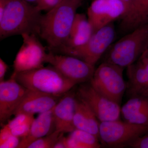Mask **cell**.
<instances>
[{"label":"cell","instance_id":"29","mask_svg":"<svg viewBox=\"0 0 148 148\" xmlns=\"http://www.w3.org/2000/svg\"><path fill=\"white\" fill-rule=\"evenodd\" d=\"M8 69V66L1 58H0V82L4 80V77Z\"/></svg>","mask_w":148,"mask_h":148},{"label":"cell","instance_id":"2","mask_svg":"<svg viewBox=\"0 0 148 148\" xmlns=\"http://www.w3.org/2000/svg\"><path fill=\"white\" fill-rule=\"evenodd\" d=\"M42 15L36 5L25 0H5L3 16L0 18V38L23 34H40Z\"/></svg>","mask_w":148,"mask_h":148},{"label":"cell","instance_id":"10","mask_svg":"<svg viewBox=\"0 0 148 148\" xmlns=\"http://www.w3.org/2000/svg\"><path fill=\"white\" fill-rule=\"evenodd\" d=\"M21 36L23 43L14 61V74L44 67L47 53L37 35L24 34Z\"/></svg>","mask_w":148,"mask_h":148},{"label":"cell","instance_id":"5","mask_svg":"<svg viewBox=\"0 0 148 148\" xmlns=\"http://www.w3.org/2000/svg\"><path fill=\"white\" fill-rule=\"evenodd\" d=\"M124 69L115 64L103 62L95 69L89 82L98 92L120 105L126 89L123 77Z\"/></svg>","mask_w":148,"mask_h":148},{"label":"cell","instance_id":"15","mask_svg":"<svg viewBox=\"0 0 148 148\" xmlns=\"http://www.w3.org/2000/svg\"><path fill=\"white\" fill-rule=\"evenodd\" d=\"M126 68L128 82L125 92L128 98L148 97V73L142 61L139 59Z\"/></svg>","mask_w":148,"mask_h":148},{"label":"cell","instance_id":"4","mask_svg":"<svg viewBox=\"0 0 148 148\" xmlns=\"http://www.w3.org/2000/svg\"><path fill=\"white\" fill-rule=\"evenodd\" d=\"M148 47V24L126 34L106 51L103 62L127 68L138 61Z\"/></svg>","mask_w":148,"mask_h":148},{"label":"cell","instance_id":"9","mask_svg":"<svg viewBox=\"0 0 148 148\" xmlns=\"http://www.w3.org/2000/svg\"><path fill=\"white\" fill-rule=\"evenodd\" d=\"M45 63L51 64L65 77L77 84L89 82L95 71V66L79 58L56 54L51 51L47 53Z\"/></svg>","mask_w":148,"mask_h":148},{"label":"cell","instance_id":"12","mask_svg":"<svg viewBox=\"0 0 148 148\" xmlns=\"http://www.w3.org/2000/svg\"><path fill=\"white\" fill-rule=\"evenodd\" d=\"M28 89L14 78L0 82V123L4 125L21 103Z\"/></svg>","mask_w":148,"mask_h":148},{"label":"cell","instance_id":"19","mask_svg":"<svg viewBox=\"0 0 148 148\" xmlns=\"http://www.w3.org/2000/svg\"><path fill=\"white\" fill-rule=\"evenodd\" d=\"M98 121L96 116L87 104L76 95L73 118L75 129L89 132L99 139L100 123Z\"/></svg>","mask_w":148,"mask_h":148},{"label":"cell","instance_id":"32","mask_svg":"<svg viewBox=\"0 0 148 148\" xmlns=\"http://www.w3.org/2000/svg\"><path fill=\"white\" fill-rule=\"evenodd\" d=\"M121 1L123 2L125 5V7H126V12L125 13V15L127 13L129 10L130 8V5H131V0H121Z\"/></svg>","mask_w":148,"mask_h":148},{"label":"cell","instance_id":"17","mask_svg":"<svg viewBox=\"0 0 148 148\" xmlns=\"http://www.w3.org/2000/svg\"><path fill=\"white\" fill-rule=\"evenodd\" d=\"M93 34V29L88 17L84 14L77 13L70 36L64 46L57 51L76 48L84 45Z\"/></svg>","mask_w":148,"mask_h":148},{"label":"cell","instance_id":"16","mask_svg":"<svg viewBox=\"0 0 148 148\" xmlns=\"http://www.w3.org/2000/svg\"><path fill=\"white\" fill-rule=\"evenodd\" d=\"M121 115L124 121L148 125V97L137 96L129 98L121 107Z\"/></svg>","mask_w":148,"mask_h":148},{"label":"cell","instance_id":"7","mask_svg":"<svg viewBox=\"0 0 148 148\" xmlns=\"http://www.w3.org/2000/svg\"><path fill=\"white\" fill-rule=\"evenodd\" d=\"M115 34L114 26L112 23L93 33L84 45L76 48L64 49L59 53L76 57L95 66L111 45Z\"/></svg>","mask_w":148,"mask_h":148},{"label":"cell","instance_id":"11","mask_svg":"<svg viewBox=\"0 0 148 148\" xmlns=\"http://www.w3.org/2000/svg\"><path fill=\"white\" fill-rule=\"evenodd\" d=\"M126 12V7L121 0H94L88 9L87 17L94 33L122 18Z\"/></svg>","mask_w":148,"mask_h":148},{"label":"cell","instance_id":"3","mask_svg":"<svg viewBox=\"0 0 148 148\" xmlns=\"http://www.w3.org/2000/svg\"><path fill=\"white\" fill-rule=\"evenodd\" d=\"M11 77L29 90L53 95H64L77 85L52 66L12 74Z\"/></svg>","mask_w":148,"mask_h":148},{"label":"cell","instance_id":"22","mask_svg":"<svg viewBox=\"0 0 148 148\" xmlns=\"http://www.w3.org/2000/svg\"><path fill=\"white\" fill-rule=\"evenodd\" d=\"M62 133L59 130H55L49 135L36 140L27 148H53Z\"/></svg>","mask_w":148,"mask_h":148},{"label":"cell","instance_id":"28","mask_svg":"<svg viewBox=\"0 0 148 148\" xmlns=\"http://www.w3.org/2000/svg\"><path fill=\"white\" fill-rule=\"evenodd\" d=\"M11 130L7 124L2 126L0 131V144H2L12 135Z\"/></svg>","mask_w":148,"mask_h":148},{"label":"cell","instance_id":"1","mask_svg":"<svg viewBox=\"0 0 148 148\" xmlns=\"http://www.w3.org/2000/svg\"><path fill=\"white\" fill-rule=\"evenodd\" d=\"M84 0H63L42 15L39 36L45 40L50 51H57L69 38L77 10Z\"/></svg>","mask_w":148,"mask_h":148},{"label":"cell","instance_id":"31","mask_svg":"<svg viewBox=\"0 0 148 148\" xmlns=\"http://www.w3.org/2000/svg\"><path fill=\"white\" fill-rule=\"evenodd\" d=\"M139 59L141 60L142 63H143V65L145 67L148 73V56L146 55L145 51V53H143V55L141 56V57L139 58Z\"/></svg>","mask_w":148,"mask_h":148},{"label":"cell","instance_id":"23","mask_svg":"<svg viewBox=\"0 0 148 148\" xmlns=\"http://www.w3.org/2000/svg\"><path fill=\"white\" fill-rule=\"evenodd\" d=\"M33 122L26 123L11 129L12 135L19 138H24L29 134Z\"/></svg>","mask_w":148,"mask_h":148},{"label":"cell","instance_id":"33","mask_svg":"<svg viewBox=\"0 0 148 148\" xmlns=\"http://www.w3.org/2000/svg\"><path fill=\"white\" fill-rule=\"evenodd\" d=\"M25 1L30 3L32 4V3H35V5H36L38 0H25Z\"/></svg>","mask_w":148,"mask_h":148},{"label":"cell","instance_id":"20","mask_svg":"<svg viewBox=\"0 0 148 148\" xmlns=\"http://www.w3.org/2000/svg\"><path fill=\"white\" fill-rule=\"evenodd\" d=\"M67 148H99L101 147L98 137L89 132L75 129L66 137Z\"/></svg>","mask_w":148,"mask_h":148},{"label":"cell","instance_id":"8","mask_svg":"<svg viewBox=\"0 0 148 148\" xmlns=\"http://www.w3.org/2000/svg\"><path fill=\"white\" fill-rule=\"evenodd\" d=\"M76 95L87 104L100 122L119 119L120 105L97 91L90 82L81 84Z\"/></svg>","mask_w":148,"mask_h":148},{"label":"cell","instance_id":"26","mask_svg":"<svg viewBox=\"0 0 148 148\" xmlns=\"http://www.w3.org/2000/svg\"><path fill=\"white\" fill-rule=\"evenodd\" d=\"M128 147L132 148H148V130L144 135L130 144Z\"/></svg>","mask_w":148,"mask_h":148},{"label":"cell","instance_id":"30","mask_svg":"<svg viewBox=\"0 0 148 148\" xmlns=\"http://www.w3.org/2000/svg\"><path fill=\"white\" fill-rule=\"evenodd\" d=\"M64 133L62 132L57 142L55 143L53 148H67L66 143V137L64 136Z\"/></svg>","mask_w":148,"mask_h":148},{"label":"cell","instance_id":"18","mask_svg":"<svg viewBox=\"0 0 148 148\" xmlns=\"http://www.w3.org/2000/svg\"><path fill=\"white\" fill-rule=\"evenodd\" d=\"M53 108L40 114L38 116L34 119L29 134L26 137L21 138L18 148H27L30 144L36 140L55 131Z\"/></svg>","mask_w":148,"mask_h":148},{"label":"cell","instance_id":"34","mask_svg":"<svg viewBox=\"0 0 148 148\" xmlns=\"http://www.w3.org/2000/svg\"><path fill=\"white\" fill-rule=\"evenodd\" d=\"M145 53H146V55L147 56H148V47L147 49V50H146L145 51Z\"/></svg>","mask_w":148,"mask_h":148},{"label":"cell","instance_id":"27","mask_svg":"<svg viewBox=\"0 0 148 148\" xmlns=\"http://www.w3.org/2000/svg\"><path fill=\"white\" fill-rule=\"evenodd\" d=\"M20 138L14 135H12L4 143L0 144V148H18L21 141Z\"/></svg>","mask_w":148,"mask_h":148},{"label":"cell","instance_id":"14","mask_svg":"<svg viewBox=\"0 0 148 148\" xmlns=\"http://www.w3.org/2000/svg\"><path fill=\"white\" fill-rule=\"evenodd\" d=\"M74 87L62 96L53 108L55 130L63 133H71L75 129L73 118L76 91Z\"/></svg>","mask_w":148,"mask_h":148},{"label":"cell","instance_id":"25","mask_svg":"<svg viewBox=\"0 0 148 148\" xmlns=\"http://www.w3.org/2000/svg\"><path fill=\"white\" fill-rule=\"evenodd\" d=\"M148 24V1L145 8L141 12L138 16L137 20L135 21L133 26V29H136L138 27Z\"/></svg>","mask_w":148,"mask_h":148},{"label":"cell","instance_id":"21","mask_svg":"<svg viewBox=\"0 0 148 148\" xmlns=\"http://www.w3.org/2000/svg\"><path fill=\"white\" fill-rule=\"evenodd\" d=\"M143 0H131V5L127 13L122 18L121 30L124 33H129L142 8Z\"/></svg>","mask_w":148,"mask_h":148},{"label":"cell","instance_id":"13","mask_svg":"<svg viewBox=\"0 0 148 148\" xmlns=\"http://www.w3.org/2000/svg\"><path fill=\"white\" fill-rule=\"evenodd\" d=\"M63 95H51L28 89L14 115L20 113L34 115L50 110Z\"/></svg>","mask_w":148,"mask_h":148},{"label":"cell","instance_id":"24","mask_svg":"<svg viewBox=\"0 0 148 148\" xmlns=\"http://www.w3.org/2000/svg\"><path fill=\"white\" fill-rule=\"evenodd\" d=\"M63 0H38L36 6L38 10L48 11L52 9Z\"/></svg>","mask_w":148,"mask_h":148},{"label":"cell","instance_id":"6","mask_svg":"<svg viewBox=\"0 0 148 148\" xmlns=\"http://www.w3.org/2000/svg\"><path fill=\"white\" fill-rule=\"evenodd\" d=\"M148 130V125L132 124L119 119L101 122L99 140L101 145L109 148L128 147Z\"/></svg>","mask_w":148,"mask_h":148}]
</instances>
